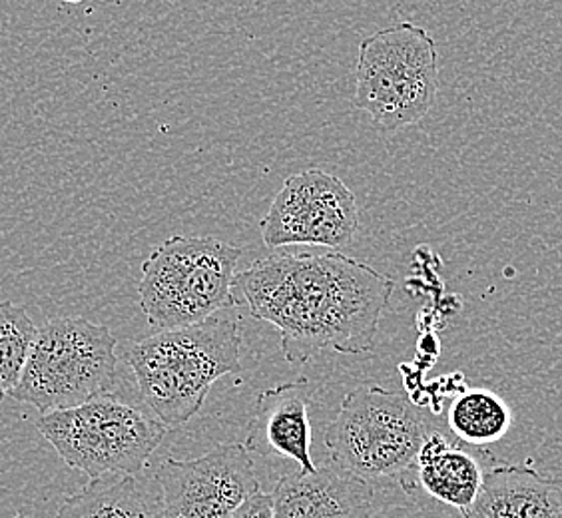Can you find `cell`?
<instances>
[{
	"instance_id": "1",
	"label": "cell",
	"mask_w": 562,
	"mask_h": 518,
	"mask_svg": "<svg viewBox=\"0 0 562 518\" xmlns=\"http://www.w3.org/2000/svg\"><path fill=\"white\" fill-rule=\"evenodd\" d=\"M393 290L390 275L334 249L271 254L234 278L238 305L280 331L281 353L293 365L324 351H373Z\"/></svg>"
},
{
	"instance_id": "2",
	"label": "cell",
	"mask_w": 562,
	"mask_h": 518,
	"mask_svg": "<svg viewBox=\"0 0 562 518\" xmlns=\"http://www.w3.org/2000/svg\"><path fill=\"white\" fill-rule=\"evenodd\" d=\"M239 353L238 322L217 314L202 324L154 331L128 349L126 361L146 407L172 429L202 409L217 379L238 375Z\"/></svg>"
},
{
	"instance_id": "3",
	"label": "cell",
	"mask_w": 562,
	"mask_h": 518,
	"mask_svg": "<svg viewBox=\"0 0 562 518\" xmlns=\"http://www.w3.org/2000/svg\"><path fill=\"white\" fill-rule=\"evenodd\" d=\"M238 246L216 238L172 236L142 263L138 300L156 331L202 324L236 307Z\"/></svg>"
},
{
	"instance_id": "4",
	"label": "cell",
	"mask_w": 562,
	"mask_h": 518,
	"mask_svg": "<svg viewBox=\"0 0 562 518\" xmlns=\"http://www.w3.org/2000/svg\"><path fill=\"white\" fill-rule=\"evenodd\" d=\"M116 337L85 317H56L38 327L29 361L11 397L41 415L72 409L110 395L116 385Z\"/></svg>"
},
{
	"instance_id": "5",
	"label": "cell",
	"mask_w": 562,
	"mask_h": 518,
	"mask_svg": "<svg viewBox=\"0 0 562 518\" xmlns=\"http://www.w3.org/2000/svg\"><path fill=\"white\" fill-rule=\"evenodd\" d=\"M435 429L405 395L363 385L347 393L336 419L325 427L324 443L329 461L378 483L412 471Z\"/></svg>"
},
{
	"instance_id": "6",
	"label": "cell",
	"mask_w": 562,
	"mask_h": 518,
	"mask_svg": "<svg viewBox=\"0 0 562 518\" xmlns=\"http://www.w3.org/2000/svg\"><path fill=\"white\" fill-rule=\"evenodd\" d=\"M439 90V53L427 29L400 22L359 43L356 106L383 132L417 124Z\"/></svg>"
},
{
	"instance_id": "7",
	"label": "cell",
	"mask_w": 562,
	"mask_h": 518,
	"mask_svg": "<svg viewBox=\"0 0 562 518\" xmlns=\"http://www.w3.org/2000/svg\"><path fill=\"white\" fill-rule=\"evenodd\" d=\"M36 429L70 469L90 478L138 475L168 435V427L150 409L124 403L112 393L41 415Z\"/></svg>"
},
{
	"instance_id": "8",
	"label": "cell",
	"mask_w": 562,
	"mask_h": 518,
	"mask_svg": "<svg viewBox=\"0 0 562 518\" xmlns=\"http://www.w3.org/2000/svg\"><path fill=\"white\" fill-rule=\"evenodd\" d=\"M357 198L334 173L307 168L290 176L261 217L268 248L319 246L339 251L356 238Z\"/></svg>"
},
{
	"instance_id": "9",
	"label": "cell",
	"mask_w": 562,
	"mask_h": 518,
	"mask_svg": "<svg viewBox=\"0 0 562 518\" xmlns=\"http://www.w3.org/2000/svg\"><path fill=\"white\" fill-rule=\"evenodd\" d=\"M162 518H229L261 493L248 447L222 443L198 459H166L156 471Z\"/></svg>"
},
{
	"instance_id": "10",
	"label": "cell",
	"mask_w": 562,
	"mask_h": 518,
	"mask_svg": "<svg viewBox=\"0 0 562 518\" xmlns=\"http://www.w3.org/2000/svg\"><path fill=\"white\" fill-rule=\"evenodd\" d=\"M273 518H373L375 488L327 461L314 471L281 476L271 493Z\"/></svg>"
},
{
	"instance_id": "11",
	"label": "cell",
	"mask_w": 562,
	"mask_h": 518,
	"mask_svg": "<svg viewBox=\"0 0 562 518\" xmlns=\"http://www.w3.org/2000/svg\"><path fill=\"white\" fill-rule=\"evenodd\" d=\"M310 381L300 379L261 391L249 421L246 447L251 454H276L290 459L303 473L314 471Z\"/></svg>"
},
{
	"instance_id": "12",
	"label": "cell",
	"mask_w": 562,
	"mask_h": 518,
	"mask_svg": "<svg viewBox=\"0 0 562 518\" xmlns=\"http://www.w3.org/2000/svg\"><path fill=\"white\" fill-rule=\"evenodd\" d=\"M463 518H562V476L522 464H497L485 471L475 503Z\"/></svg>"
},
{
	"instance_id": "13",
	"label": "cell",
	"mask_w": 562,
	"mask_h": 518,
	"mask_svg": "<svg viewBox=\"0 0 562 518\" xmlns=\"http://www.w3.org/2000/svg\"><path fill=\"white\" fill-rule=\"evenodd\" d=\"M451 437V432L441 429L429 432L413 471L429 497L463 513L475 503L485 469L465 443Z\"/></svg>"
},
{
	"instance_id": "14",
	"label": "cell",
	"mask_w": 562,
	"mask_h": 518,
	"mask_svg": "<svg viewBox=\"0 0 562 518\" xmlns=\"http://www.w3.org/2000/svg\"><path fill=\"white\" fill-rule=\"evenodd\" d=\"M55 518H162V497L156 503L136 475L98 476L66 498Z\"/></svg>"
},
{
	"instance_id": "15",
	"label": "cell",
	"mask_w": 562,
	"mask_h": 518,
	"mask_svg": "<svg viewBox=\"0 0 562 518\" xmlns=\"http://www.w3.org/2000/svg\"><path fill=\"white\" fill-rule=\"evenodd\" d=\"M513 425V413L497 393L488 388H469L451 401L447 429L461 443L473 447L497 443Z\"/></svg>"
},
{
	"instance_id": "16",
	"label": "cell",
	"mask_w": 562,
	"mask_h": 518,
	"mask_svg": "<svg viewBox=\"0 0 562 518\" xmlns=\"http://www.w3.org/2000/svg\"><path fill=\"white\" fill-rule=\"evenodd\" d=\"M36 334L38 327L24 307L0 302V401L19 385Z\"/></svg>"
},
{
	"instance_id": "17",
	"label": "cell",
	"mask_w": 562,
	"mask_h": 518,
	"mask_svg": "<svg viewBox=\"0 0 562 518\" xmlns=\"http://www.w3.org/2000/svg\"><path fill=\"white\" fill-rule=\"evenodd\" d=\"M229 518H273L271 495L258 493V495L249 497Z\"/></svg>"
},
{
	"instance_id": "18",
	"label": "cell",
	"mask_w": 562,
	"mask_h": 518,
	"mask_svg": "<svg viewBox=\"0 0 562 518\" xmlns=\"http://www.w3.org/2000/svg\"><path fill=\"white\" fill-rule=\"evenodd\" d=\"M63 2H68V4H78V2H82V0H63Z\"/></svg>"
}]
</instances>
